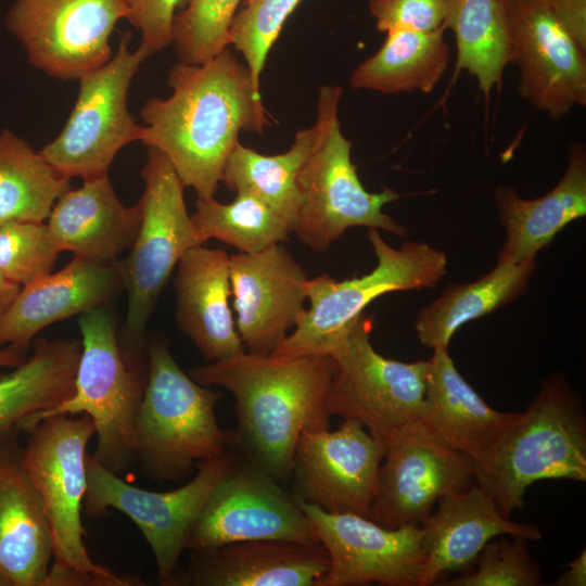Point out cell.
<instances>
[{"mask_svg":"<svg viewBox=\"0 0 586 586\" xmlns=\"http://www.w3.org/2000/svg\"><path fill=\"white\" fill-rule=\"evenodd\" d=\"M329 569L320 544L285 539L232 543L192 551L167 586H317Z\"/></svg>","mask_w":586,"mask_h":586,"instance_id":"44dd1931","label":"cell"},{"mask_svg":"<svg viewBox=\"0 0 586 586\" xmlns=\"http://www.w3.org/2000/svg\"><path fill=\"white\" fill-rule=\"evenodd\" d=\"M141 177L140 227L127 257L117 264L128 296L124 328L127 346L122 349L132 366L146 368L141 352L150 316L180 258L202 243L186 207V187L167 157L148 148Z\"/></svg>","mask_w":586,"mask_h":586,"instance_id":"9c48e42d","label":"cell"},{"mask_svg":"<svg viewBox=\"0 0 586 586\" xmlns=\"http://www.w3.org/2000/svg\"><path fill=\"white\" fill-rule=\"evenodd\" d=\"M69 183L24 139L0 132V226L44 222Z\"/></svg>","mask_w":586,"mask_h":586,"instance_id":"d6a6232c","label":"cell"},{"mask_svg":"<svg viewBox=\"0 0 586 586\" xmlns=\"http://www.w3.org/2000/svg\"><path fill=\"white\" fill-rule=\"evenodd\" d=\"M229 270L238 333L250 354L271 355L305 309L307 275L281 243L229 256Z\"/></svg>","mask_w":586,"mask_h":586,"instance_id":"d6986e66","label":"cell"},{"mask_svg":"<svg viewBox=\"0 0 586 586\" xmlns=\"http://www.w3.org/2000/svg\"><path fill=\"white\" fill-rule=\"evenodd\" d=\"M510 64L518 91L536 111L560 120L586 105V53L556 17L549 0H505Z\"/></svg>","mask_w":586,"mask_h":586,"instance_id":"e0dca14e","label":"cell"},{"mask_svg":"<svg viewBox=\"0 0 586 586\" xmlns=\"http://www.w3.org/2000/svg\"><path fill=\"white\" fill-rule=\"evenodd\" d=\"M527 539L500 535L489 540L476 557V570L454 577L448 586H537L539 565L526 548Z\"/></svg>","mask_w":586,"mask_h":586,"instance_id":"8d00e7d4","label":"cell"},{"mask_svg":"<svg viewBox=\"0 0 586 586\" xmlns=\"http://www.w3.org/2000/svg\"><path fill=\"white\" fill-rule=\"evenodd\" d=\"M446 29L431 33L395 29L386 34L381 48L353 72L349 84L383 94L430 93L449 63Z\"/></svg>","mask_w":586,"mask_h":586,"instance_id":"f546056e","label":"cell"},{"mask_svg":"<svg viewBox=\"0 0 586 586\" xmlns=\"http://www.w3.org/2000/svg\"><path fill=\"white\" fill-rule=\"evenodd\" d=\"M436 505L420 524L425 562L419 586L432 585L445 572L468 568L497 536L542 538L538 526L506 518L476 484L440 498Z\"/></svg>","mask_w":586,"mask_h":586,"instance_id":"603a6c76","label":"cell"},{"mask_svg":"<svg viewBox=\"0 0 586 586\" xmlns=\"http://www.w3.org/2000/svg\"><path fill=\"white\" fill-rule=\"evenodd\" d=\"M295 500L329 557L317 586H419L425 562L419 524L388 528L364 515L330 513Z\"/></svg>","mask_w":586,"mask_h":586,"instance_id":"2e32d148","label":"cell"},{"mask_svg":"<svg viewBox=\"0 0 586 586\" xmlns=\"http://www.w3.org/2000/svg\"><path fill=\"white\" fill-rule=\"evenodd\" d=\"M234 453L231 438L230 447L224 455L199 462L192 480L167 492L132 486L87 453L84 511L90 518L103 517L111 509L127 515L151 547L158 583L167 586L200 512L231 467Z\"/></svg>","mask_w":586,"mask_h":586,"instance_id":"8fae6325","label":"cell"},{"mask_svg":"<svg viewBox=\"0 0 586 586\" xmlns=\"http://www.w3.org/2000/svg\"><path fill=\"white\" fill-rule=\"evenodd\" d=\"M302 0H243L230 26V46L242 53L255 89L268 53Z\"/></svg>","mask_w":586,"mask_h":586,"instance_id":"d590c367","label":"cell"},{"mask_svg":"<svg viewBox=\"0 0 586 586\" xmlns=\"http://www.w3.org/2000/svg\"><path fill=\"white\" fill-rule=\"evenodd\" d=\"M556 586H585L586 585V550L575 558L565 573L561 574Z\"/></svg>","mask_w":586,"mask_h":586,"instance_id":"b9f144b4","label":"cell"},{"mask_svg":"<svg viewBox=\"0 0 586 586\" xmlns=\"http://www.w3.org/2000/svg\"><path fill=\"white\" fill-rule=\"evenodd\" d=\"M26 359V354L13 348L2 347L0 348V368L9 367L13 368L22 364Z\"/></svg>","mask_w":586,"mask_h":586,"instance_id":"ee69618b","label":"cell"},{"mask_svg":"<svg viewBox=\"0 0 586 586\" xmlns=\"http://www.w3.org/2000/svg\"><path fill=\"white\" fill-rule=\"evenodd\" d=\"M499 222L506 232L497 263L536 259L538 252L571 222L586 216V146L574 141L559 182L545 195L523 199L509 186L494 192Z\"/></svg>","mask_w":586,"mask_h":586,"instance_id":"484cf974","label":"cell"},{"mask_svg":"<svg viewBox=\"0 0 586 586\" xmlns=\"http://www.w3.org/2000/svg\"><path fill=\"white\" fill-rule=\"evenodd\" d=\"M473 464L474 484L506 518L524 506L527 487L537 481H586V415L581 395L561 373H553Z\"/></svg>","mask_w":586,"mask_h":586,"instance_id":"3957f363","label":"cell"},{"mask_svg":"<svg viewBox=\"0 0 586 586\" xmlns=\"http://www.w3.org/2000/svg\"><path fill=\"white\" fill-rule=\"evenodd\" d=\"M536 269V259L497 263L479 279L446 286L422 308L415 323L421 344L432 351L448 349L455 332L522 296Z\"/></svg>","mask_w":586,"mask_h":586,"instance_id":"83f0119b","label":"cell"},{"mask_svg":"<svg viewBox=\"0 0 586 586\" xmlns=\"http://www.w3.org/2000/svg\"><path fill=\"white\" fill-rule=\"evenodd\" d=\"M368 7L378 30L382 33L445 29L446 0H369Z\"/></svg>","mask_w":586,"mask_h":586,"instance_id":"f35d334b","label":"cell"},{"mask_svg":"<svg viewBox=\"0 0 586 586\" xmlns=\"http://www.w3.org/2000/svg\"><path fill=\"white\" fill-rule=\"evenodd\" d=\"M385 450V441L354 419L335 431L303 432L293 457L292 496L326 512L368 518Z\"/></svg>","mask_w":586,"mask_h":586,"instance_id":"ac0fdd59","label":"cell"},{"mask_svg":"<svg viewBox=\"0 0 586 586\" xmlns=\"http://www.w3.org/2000/svg\"><path fill=\"white\" fill-rule=\"evenodd\" d=\"M367 237L377 257L375 267L367 275L342 281L329 275L308 279L310 306L271 355L330 357L375 298L397 291L433 289L447 273V255L442 250L420 241L393 247L378 229H369Z\"/></svg>","mask_w":586,"mask_h":586,"instance_id":"ba28073f","label":"cell"},{"mask_svg":"<svg viewBox=\"0 0 586 586\" xmlns=\"http://www.w3.org/2000/svg\"><path fill=\"white\" fill-rule=\"evenodd\" d=\"M234 448L231 467L206 500L186 549L204 551L264 539L319 544L294 497L235 445Z\"/></svg>","mask_w":586,"mask_h":586,"instance_id":"5bb4252c","label":"cell"},{"mask_svg":"<svg viewBox=\"0 0 586 586\" xmlns=\"http://www.w3.org/2000/svg\"><path fill=\"white\" fill-rule=\"evenodd\" d=\"M191 220L202 244L217 239L240 253H256L285 242L292 232L277 212L245 192L226 204L215 198H198Z\"/></svg>","mask_w":586,"mask_h":586,"instance_id":"836d02e7","label":"cell"},{"mask_svg":"<svg viewBox=\"0 0 586 586\" xmlns=\"http://www.w3.org/2000/svg\"><path fill=\"white\" fill-rule=\"evenodd\" d=\"M518 412L488 406L457 370L448 349L428 359L422 425L441 443L473 459L486 451Z\"/></svg>","mask_w":586,"mask_h":586,"instance_id":"4316f807","label":"cell"},{"mask_svg":"<svg viewBox=\"0 0 586 586\" xmlns=\"http://www.w3.org/2000/svg\"><path fill=\"white\" fill-rule=\"evenodd\" d=\"M148 377L135 421L141 471L156 482L179 481L201 461L224 455L231 432L216 419L224 393L195 382L163 339L146 347Z\"/></svg>","mask_w":586,"mask_h":586,"instance_id":"5b68a950","label":"cell"},{"mask_svg":"<svg viewBox=\"0 0 586 586\" xmlns=\"http://www.w3.org/2000/svg\"><path fill=\"white\" fill-rule=\"evenodd\" d=\"M125 290L117 262L98 264L74 257L55 272L21 286L0 319V348L27 353L44 328L104 306Z\"/></svg>","mask_w":586,"mask_h":586,"instance_id":"ffe728a7","label":"cell"},{"mask_svg":"<svg viewBox=\"0 0 586 586\" xmlns=\"http://www.w3.org/2000/svg\"><path fill=\"white\" fill-rule=\"evenodd\" d=\"M168 85V98L141 110V142L162 152L198 198H214L240 132L262 133L269 124L262 95L228 48L201 64L178 62Z\"/></svg>","mask_w":586,"mask_h":586,"instance_id":"6da1fadb","label":"cell"},{"mask_svg":"<svg viewBox=\"0 0 586 586\" xmlns=\"http://www.w3.org/2000/svg\"><path fill=\"white\" fill-rule=\"evenodd\" d=\"M549 4L574 42L586 53V0H549Z\"/></svg>","mask_w":586,"mask_h":586,"instance_id":"60d3db41","label":"cell"},{"mask_svg":"<svg viewBox=\"0 0 586 586\" xmlns=\"http://www.w3.org/2000/svg\"><path fill=\"white\" fill-rule=\"evenodd\" d=\"M0 586H10V583L0 574Z\"/></svg>","mask_w":586,"mask_h":586,"instance_id":"f6af8a7d","label":"cell"},{"mask_svg":"<svg viewBox=\"0 0 586 586\" xmlns=\"http://www.w3.org/2000/svg\"><path fill=\"white\" fill-rule=\"evenodd\" d=\"M315 136V125L300 130L291 148L276 155L260 154L239 142L227 160L221 181L237 193H250L266 203L292 231L302 204L297 177Z\"/></svg>","mask_w":586,"mask_h":586,"instance_id":"1f68e13d","label":"cell"},{"mask_svg":"<svg viewBox=\"0 0 586 586\" xmlns=\"http://www.w3.org/2000/svg\"><path fill=\"white\" fill-rule=\"evenodd\" d=\"M243 0H189L176 13L171 43L181 63L201 64L230 46V26Z\"/></svg>","mask_w":586,"mask_h":586,"instance_id":"e575fe53","label":"cell"},{"mask_svg":"<svg viewBox=\"0 0 586 586\" xmlns=\"http://www.w3.org/2000/svg\"><path fill=\"white\" fill-rule=\"evenodd\" d=\"M81 343L76 339H37L31 355L0 373V436L26 417L53 408L74 391Z\"/></svg>","mask_w":586,"mask_h":586,"instance_id":"f1b7e54d","label":"cell"},{"mask_svg":"<svg viewBox=\"0 0 586 586\" xmlns=\"http://www.w3.org/2000/svg\"><path fill=\"white\" fill-rule=\"evenodd\" d=\"M371 320L360 315L330 356L334 364L328 409L359 421L386 441L396 430L420 421L428 360L404 362L378 353Z\"/></svg>","mask_w":586,"mask_h":586,"instance_id":"7c38bea8","label":"cell"},{"mask_svg":"<svg viewBox=\"0 0 586 586\" xmlns=\"http://www.w3.org/2000/svg\"><path fill=\"white\" fill-rule=\"evenodd\" d=\"M444 27L455 36L456 72L473 76L488 99L510 64L505 0H446Z\"/></svg>","mask_w":586,"mask_h":586,"instance_id":"4dcf8cb0","label":"cell"},{"mask_svg":"<svg viewBox=\"0 0 586 586\" xmlns=\"http://www.w3.org/2000/svg\"><path fill=\"white\" fill-rule=\"evenodd\" d=\"M120 37L117 52L103 66L81 75L76 103L60 135L39 153L65 177L84 179L109 174L116 154L127 144L142 141L143 126L127 107L132 78L150 55Z\"/></svg>","mask_w":586,"mask_h":586,"instance_id":"30bf717a","label":"cell"},{"mask_svg":"<svg viewBox=\"0 0 586 586\" xmlns=\"http://www.w3.org/2000/svg\"><path fill=\"white\" fill-rule=\"evenodd\" d=\"M81 351L73 394L60 405L24 418L27 432L58 415H87L97 435L91 455L107 470L122 474L137 461L135 421L148 370L133 367L119 344L113 314L100 306L79 315Z\"/></svg>","mask_w":586,"mask_h":586,"instance_id":"52a82bcc","label":"cell"},{"mask_svg":"<svg viewBox=\"0 0 586 586\" xmlns=\"http://www.w3.org/2000/svg\"><path fill=\"white\" fill-rule=\"evenodd\" d=\"M385 443L368 517L382 526L420 525L440 498L474 484L472 458L441 443L420 421L394 431Z\"/></svg>","mask_w":586,"mask_h":586,"instance_id":"9a60e30c","label":"cell"},{"mask_svg":"<svg viewBox=\"0 0 586 586\" xmlns=\"http://www.w3.org/2000/svg\"><path fill=\"white\" fill-rule=\"evenodd\" d=\"M129 15L125 0H16L5 24L33 66L72 80L112 59L111 35Z\"/></svg>","mask_w":586,"mask_h":586,"instance_id":"4fadbf2b","label":"cell"},{"mask_svg":"<svg viewBox=\"0 0 586 586\" xmlns=\"http://www.w3.org/2000/svg\"><path fill=\"white\" fill-rule=\"evenodd\" d=\"M174 281L176 321L208 362L244 353L234 324L229 256L203 244L188 250L178 262Z\"/></svg>","mask_w":586,"mask_h":586,"instance_id":"cb8c5ba5","label":"cell"},{"mask_svg":"<svg viewBox=\"0 0 586 586\" xmlns=\"http://www.w3.org/2000/svg\"><path fill=\"white\" fill-rule=\"evenodd\" d=\"M21 285L0 275V319L17 295Z\"/></svg>","mask_w":586,"mask_h":586,"instance_id":"7bdbcfd3","label":"cell"},{"mask_svg":"<svg viewBox=\"0 0 586 586\" xmlns=\"http://www.w3.org/2000/svg\"><path fill=\"white\" fill-rule=\"evenodd\" d=\"M23 463L36 486L53 537V563L44 586H142L135 575L117 574L89 556L81 521L87 491V445L95 428L87 415H58L27 431Z\"/></svg>","mask_w":586,"mask_h":586,"instance_id":"277c9868","label":"cell"},{"mask_svg":"<svg viewBox=\"0 0 586 586\" xmlns=\"http://www.w3.org/2000/svg\"><path fill=\"white\" fill-rule=\"evenodd\" d=\"M59 254L46 222L0 226V275L21 286L52 271Z\"/></svg>","mask_w":586,"mask_h":586,"instance_id":"74e56055","label":"cell"},{"mask_svg":"<svg viewBox=\"0 0 586 586\" xmlns=\"http://www.w3.org/2000/svg\"><path fill=\"white\" fill-rule=\"evenodd\" d=\"M342 94L340 86L320 87L315 140L297 177L302 204L292 232L315 252L327 251L353 227L406 235L405 227L383 212L400 195L391 188L368 192L358 177L352 141L339 120Z\"/></svg>","mask_w":586,"mask_h":586,"instance_id":"8992f818","label":"cell"},{"mask_svg":"<svg viewBox=\"0 0 586 586\" xmlns=\"http://www.w3.org/2000/svg\"><path fill=\"white\" fill-rule=\"evenodd\" d=\"M334 364L329 356L242 353L195 366L190 377L234 397L233 444L281 485L291 481L303 432L330 429L328 395Z\"/></svg>","mask_w":586,"mask_h":586,"instance_id":"7a4b0ae2","label":"cell"},{"mask_svg":"<svg viewBox=\"0 0 586 586\" xmlns=\"http://www.w3.org/2000/svg\"><path fill=\"white\" fill-rule=\"evenodd\" d=\"M17 430L0 436V574L10 586H44L53 537L42 499L24 467Z\"/></svg>","mask_w":586,"mask_h":586,"instance_id":"7402d4cb","label":"cell"},{"mask_svg":"<svg viewBox=\"0 0 586 586\" xmlns=\"http://www.w3.org/2000/svg\"><path fill=\"white\" fill-rule=\"evenodd\" d=\"M129 22L140 31L139 48L150 56L171 43V26L176 9L182 0H125Z\"/></svg>","mask_w":586,"mask_h":586,"instance_id":"ab89813d","label":"cell"},{"mask_svg":"<svg viewBox=\"0 0 586 586\" xmlns=\"http://www.w3.org/2000/svg\"><path fill=\"white\" fill-rule=\"evenodd\" d=\"M141 221L139 204L125 205L109 174L84 179L54 204L47 227L59 252L98 264H113L129 251Z\"/></svg>","mask_w":586,"mask_h":586,"instance_id":"d4e9b609","label":"cell"}]
</instances>
